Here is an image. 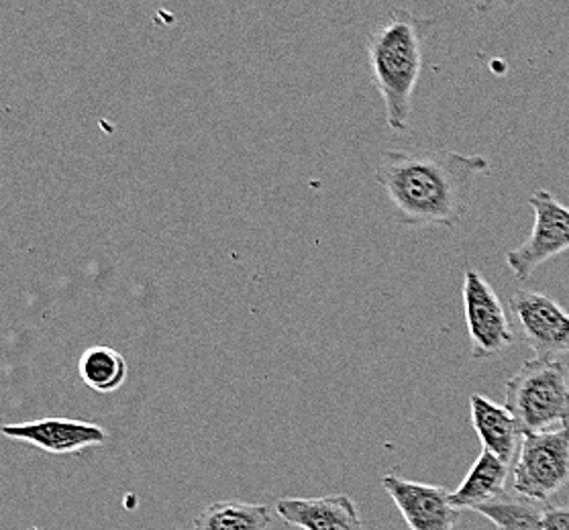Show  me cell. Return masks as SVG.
<instances>
[{"label": "cell", "mask_w": 569, "mask_h": 530, "mask_svg": "<svg viewBox=\"0 0 569 530\" xmlns=\"http://www.w3.org/2000/svg\"><path fill=\"white\" fill-rule=\"evenodd\" d=\"M490 172L482 156L446 148L385 149L376 180L400 224L456 229L463 219L476 180Z\"/></svg>", "instance_id": "obj_1"}, {"label": "cell", "mask_w": 569, "mask_h": 530, "mask_svg": "<svg viewBox=\"0 0 569 530\" xmlns=\"http://www.w3.org/2000/svg\"><path fill=\"white\" fill-rule=\"evenodd\" d=\"M431 26V19L398 7L388 11L366 39L371 82L385 102L386 124L390 131H409L412 99L425 60L422 46Z\"/></svg>", "instance_id": "obj_2"}, {"label": "cell", "mask_w": 569, "mask_h": 530, "mask_svg": "<svg viewBox=\"0 0 569 530\" xmlns=\"http://www.w3.org/2000/svg\"><path fill=\"white\" fill-rule=\"evenodd\" d=\"M505 407L520 431L545 432L569 424V371L561 359H531L505 386Z\"/></svg>", "instance_id": "obj_3"}, {"label": "cell", "mask_w": 569, "mask_h": 530, "mask_svg": "<svg viewBox=\"0 0 569 530\" xmlns=\"http://www.w3.org/2000/svg\"><path fill=\"white\" fill-rule=\"evenodd\" d=\"M512 493L547 504L569 483V424L525 432L510 468Z\"/></svg>", "instance_id": "obj_4"}, {"label": "cell", "mask_w": 569, "mask_h": 530, "mask_svg": "<svg viewBox=\"0 0 569 530\" xmlns=\"http://www.w3.org/2000/svg\"><path fill=\"white\" fill-rule=\"evenodd\" d=\"M529 207L535 212L531 234L507 253L508 270L517 280H529L543 263L569 251V207L549 190L532 192Z\"/></svg>", "instance_id": "obj_5"}, {"label": "cell", "mask_w": 569, "mask_h": 530, "mask_svg": "<svg viewBox=\"0 0 569 530\" xmlns=\"http://www.w3.org/2000/svg\"><path fill=\"white\" fill-rule=\"evenodd\" d=\"M463 314L470 334L471 359L486 361L515 346L517 334L495 288L478 270L463 273Z\"/></svg>", "instance_id": "obj_6"}, {"label": "cell", "mask_w": 569, "mask_h": 530, "mask_svg": "<svg viewBox=\"0 0 569 530\" xmlns=\"http://www.w3.org/2000/svg\"><path fill=\"white\" fill-rule=\"evenodd\" d=\"M520 337L537 359H561L569 353V312L539 290H517L510 298Z\"/></svg>", "instance_id": "obj_7"}, {"label": "cell", "mask_w": 569, "mask_h": 530, "mask_svg": "<svg viewBox=\"0 0 569 530\" xmlns=\"http://www.w3.org/2000/svg\"><path fill=\"white\" fill-rule=\"evenodd\" d=\"M382 486L410 530L456 529L459 510L449 502L446 488L405 480L398 478L397 473L385 476Z\"/></svg>", "instance_id": "obj_8"}, {"label": "cell", "mask_w": 569, "mask_h": 530, "mask_svg": "<svg viewBox=\"0 0 569 530\" xmlns=\"http://www.w3.org/2000/svg\"><path fill=\"white\" fill-rule=\"evenodd\" d=\"M0 432L19 443L38 447L50 456H76L109 439L100 424L74 419H39L19 424H4Z\"/></svg>", "instance_id": "obj_9"}, {"label": "cell", "mask_w": 569, "mask_h": 530, "mask_svg": "<svg viewBox=\"0 0 569 530\" xmlns=\"http://www.w3.org/2000/svg\"><path fill=\"white\" fill-rule=\"evenodd\" d=\"M286 524L302 530H363L359 508L346 493L321 498H282L276 504Z\"/></svg>", "instance_id": "obj_10"}, {"label": "cell", "mask_w": 569, "mask_h": 530, "mask_svg": "<svg viewBox=\"0 0 569 530\" xmlns=\"http://www.w3.org/2000/svg\"><path fill=\"white\" fill-rule=\"evenodd\" d=\"M470 412L473 431L482 441L483 451L510 466L522 439V431L512 412L505 404H496L482 394H471Z\"/></svg>", "instance_id": "obj_11"}, {"label": "cell", "mask_w": 569, "mask_h": 530, "mask_svg": "<svg viewBox=\"0 0 569 530\" xmlns=\"http://www.w3.org/2000/svg\"><path fill=\"white\" fill-rule=\"evenodd\" d=\"M508 476V463L488 451H482L468 471L466 480L459 483L458 490L449 493V502L456 510H476L507 493Z\"/></svg>", "instance_id": "obj_12"}, {"label": "cell", "mask_w": 569, "mask_h": 530, "mask_svg": "<svg viewBox=\"0 0 569 530\" xmlns=\"http://www.w3.org/2000/svg\"><path fill=\"white\" fill-rule=\"evenodd\" d=\"M272 512L266 504L221 500L200 510L192 530H270Z\"/></svg>", "instance_id": "obj_13"}, {"label": "cell", "mask_w": 569, "mask_h": 530, "mask_svg": "<svg viewBox=\"0 0 569 530\" xmlns=\"http://www.w3.org/2000/svg\"><path fill=\"white\" fill-rule=\"evenodd\" d=\"M78 373L88 388L100 394L117 392L129 376L123 356L107 346L88 347L78 361Z\"/></svg>", "instance_id": "obj_14"}, {"label": "cell", "mask_w": 569, "mask_h": 530, "mask_svg": "<svg viewBox=\"0 0 569 530\" xmlns=\"http://www.w3.org/2000/svg\"><path fill=\"white\" fill-rule=\"evenodd\" d=\"M545 508L517 493H502L473 512L488 518L498 530H545Z\"/></svg>", "instance_id": "obj_15"}, {"label": "cell", "mask_w": 569, "mask_h": 530, "mask_svg": "<svg viewBox=\"0 0 569 530\" xmlns=\"http://www.w3.org/2000/svg\"><path fill=\"white\" fill-rule=\"evenodd\" d=\"M545 530H569V506H547Z\"/></svg>", "instance_id": "obj_16"}]
</instances>
